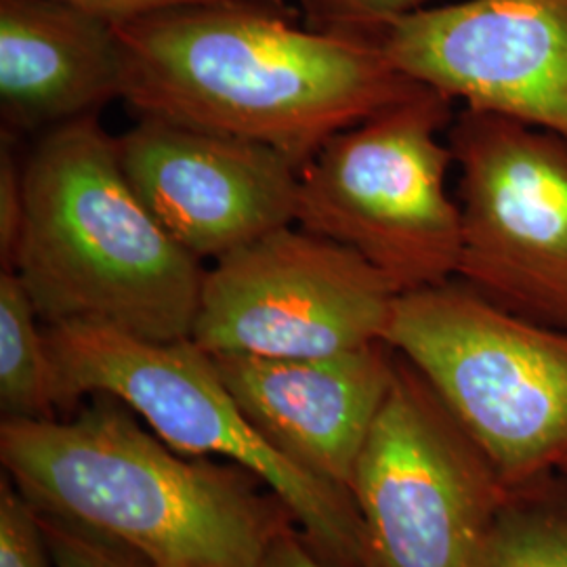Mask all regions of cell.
Returning <instances> with one entry per match:
<instances>
[{"label":"cell","mask_w":567,"mask_h":567,"mask_svg":"<svg viewBox=\"0 0 567 567\" xmlns=\"http://www.w3.org/2000/svg\"><path fill=\"white\" fill-rule=\"evenodd\" d=\"M503 487L435 391L400 355L349 486L365 567H487Z\"/></svg>","instance_id":"obj_7"},{"label":"cell","mask_w":567,"mask_h":567,"mask_svg":"<svg viewBox=\"0 0 567 567\" xmlns=\"http://www.w3.org/2000/svg\"><path fill=\"white\" fill-rule=\"evenodd\" d=\"M405 76L567 137V0H465L368 32Z\"/></svg>","instance_id":"obj_10"},{"label":"cell","mask_w":567,"mask_h":567,"mask_svg":"<svg viewBox=\"0 0 567 567\" xmlns=\"http://www.w3.org/2000/svg\"><path fill=\"white\" fill-rule=\"evenodd\" d=\"M23 217V163L18 161L11 131H2L0 143V259L11 269Z\"/></svg>","instance_id":"obj_19"},{"label":"cell","mask_w":567,"mask_h":567,"mask_svg":"<svg viewBox=\"0 0 567 567\" xmlns=\"http://www.w3.org/2000/svg\"><path fill=\"white\" fill-rule=\"evenodd\" d=\"M41 522L55 567H147L135 555L58 519L41 515Z\"/></svg>","instance_id":"obj_18"},{"label":"cell","mask_w":567,"mask_h":567,"mask_svg":"<svg viewBox=\"0 0 567 567\" xmlns=\"http://www.w3.org/2000/svg\"><path fill=\"white\" fill-rule=\"evenodd\" d=\"M414 365L503 486L567 461V330L447 280L402 292L383 339Z\"/></svg>","instance_id":"obj_5"},{"label":"cell","mask_w":567,"mask_h":567,"mask_svg":"<svg viewBox=\"0 0 567 567\" xmlns=\"http://www.w3.org/2000/svg\"><path fill=\"white\" fill-rule=\"evenodd\" d=\"M561 468H564V473H566V475H567V461H566V463H564V465H561Z\"/></svg>","instance_id":"obj_22"},{"label":"cell","mask_w":567,"mask_h":567,"mask_svg":"<svg viewBox=\"0 0 567 567\" xmlns=\"http://www.w3.org/2000/svg\"><path fill=\"white\" fill-rule=\"evenodd\" d=\"M58 405L112 395L164 444L187 456H219L271 489L307 543L330 567H365L364 538L351 494L286 458L246 416L203 347L192 339L150 341L112 326L65 322L44 328Z\"/></svg>","instance_id":"obj_4"},{"label":"cell","mask_w":567,"mask_h":567,"mask_svg":"<svg viewBox=\"0 0 567 567\" xmlns=\"http://www.w3.org/2000/svg\"><path fill=\"white\" fill-rule=\"evenodd\" d=\"M452 100L423 86L328 142L301 166L297 225L360 252L400 292L452 280L461 210L442 133Z\"/></svg>","instance_id":"obj_6"},{"label":"cell","mask_w":567,"mask_h":567,"mask_svg":"<svg viewBox=\"0 0 567 567\" xmlns=\"http://www.w3.org/2000/svg\"><path fill=\"white\" fill-rule=\"evenodd\" d=\"M116 145L137 198L198 261L297 224L301 164L271 145L154 116Z\"/></svg>","instance_id":"obj_11"},{"label":"cell","mask_w":567,"mask_h":567,"mask_svg":"<svg viewBox=\"0 0 567 567\" xmlns=\"http://www.w3.org/2000/svg\"><path fill=\"white\" fill-rule=\"evenodd\" d=\"M89 13H95L112 23L142 20L171 9L194 4H219V2H257V0H63Z\"/></svg>","instance_id":"obj_20"},{"label":"cell","mask_w":567,"mask_h":567,"mask_svg":"<svg viewBox=\"0 0 567 567\" xmlns=\"http://www.w3.org/2000/svg\"><path fill=\"white\" fill-rule=\"evenodd\" d=\"M400 295L353 248L286 225L204 274L189 339L206 353L330 355L385 343Z\"/></svg>","instance_id":"obj_9"},{"label":"cell","mask_w":567,"mask_h":567,"mask_svg":"<svg viewBox=\"0 0 567 567\" xmlns=\"http://www.w3.org/2000/svg\"><path fill=\"white\" fill-rule=\"evenodd\" d=\"M487 567H567V524L548 519L501 524Z\"/></svg>","instance_id":"obj_16"},{"label":"cell","mask_w":567,"mask_h":567,"mask_svg":"<svg viewBox=\"0 0 567 567\" xmlns=\"http://www.w3.org/2000/svg\"><path fill=\"white\" fill-rule=\"evenodd\" d=\"M11 269L47 326L93 322L163 343L192 337L206 274L137 198L97 116L44 131L23 161Z\"/></svg>","instance_id":"obj_3"},{"label":"cell","mask_w":567,"mask_h":567,"mask_svg":"<svg viewBox=\"0 0 567 567\" xmlns=\"http://www.w3.org/2000/svg\"><path fill=\"white\" fill-rule=\"evenodd\" d=\"M447 143L458 164V280L507 311L567 330V137L465 107Z\"/></svg>","instance_id":"obj_8"},{"label":"cell","mask_w":567,"mask_h":567,"mask_svg":"<svg viewBox=\"0 0 567 567\" xmlns=\"http://www.w3.org/2000/svg\"><path fill=\"white\" fill-rule=\"evenodd\" d=\"M0 567H55L39 511L7 477L0 482Z\"/></svg>","instance_id":"obj_15"},{"label":"cell","mask_w":567,"mask_h":567,"mask_svg":"<svg viewBox=\"0 0 567 567\" xmlns=\"http://www.w3.org/2000/svg\"><path fill=\"white\" fill-rule=\"evenodd\" d=\"M116 23L63 0H0V103L7 131L53 128L122 100Z\"/></svg>","instance_id":"obj_13"},{"label":"cell","mask_w":567,"mask_h":567,"mask_svg":"<svg viewBox=\"0 0 567 567\" xmlns=\"http://www.w3.org/2000/svg\"><path fill=\"white\" fill-rule=\"evenodd\" d=\"M372 343L318 358L208 353L244 416L286 458L349 492L398 358Z\"/></svg>","instance_id":"obj_12"},{"label":"cell","mask_w":567,"mask_h":567,"mask_svg":"<svg viewBox=\"0 0 567 567\" xmlns=\"http://www.w3.org/2000/svg\"><path fill=\"white\" fill-rule=\"evenodd\" d=\"M39 311L13 269L0 276V408L9 421L55 419L58 391Z\"/></svg>","instance_id":"obj_14"},{"label":"cell","mask_w":567,"mask_h":567,"mask_svg":"<svg viewBox=\"0 0 567 567\" xmlns=\"http://www.w3.org/2000/svg\"><path fill=\"white\" fill-rule=\"evenodd\" d=\"M429 0H305L316 30L368 34L425 9Z\"/></svg>","instance_id":"obj_17"},{"label":"cell","mask_w":567,"mask_h":567,"mask_svg":"<svg viewBox=\"0 0 567 567\" xmlns=\"http://www.w3.org/2000/svg\"><path fill=\"white\" fill-rule=\"evenodd\" d=\"M264 567H330L324 559L303 543L295 532H288L282 540L271 548Z\"/></svg>","instance_id":"obj_21"},{"label":"cell","mask_w":567,"mask_h":567,"mask_svg":"<svg viewBox=\"0 0 567 567\" xmlns=\"http://www.w3.org/2000/svg\"><path fill=\"white\" fill-rule=\"evenodd\" d=\"M116 32L122 100L142 116L265 143L301 166L337 133L425 86L372 37L305 30L280 0L182 7Z\"/></svg>","instance_id":"obj_1"},{"label":"cell","mask_w":567,"mask_h":567,"mask_svg":"<svg viewBox=\"0 0 567 567\" xmlns=\"http://www.w3.org/2000/svg\"><path fill=\"white\" fill-rule=\"evenodd\" d=\"M93 398L74 419H2L4 473L39 515L147 567H264L295 519L259 477L182 454L116 398Z\"/></svg>","instance_id":"obj_2"}]
</instances>
